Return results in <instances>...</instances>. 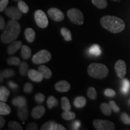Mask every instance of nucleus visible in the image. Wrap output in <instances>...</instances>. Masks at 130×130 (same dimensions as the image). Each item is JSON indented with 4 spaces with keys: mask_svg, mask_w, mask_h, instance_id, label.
<instances>
[{
    "mask_svg": "<svg viewBox=\"0 0 130 130\" xmlns=\"http://www.w3.org/2000/svg\"><path fill=\"white\" fill-rule=\"evenodd\" d=\"M21 27L16 20L9 21L1 35V41L4 43H11L14 41L20 35Z\"/></svg>",
    "mask_w": 130,
    "mask_h": 130,
    "instance_id": "f257e3e1",
    "label": "nucleus"
},
{
    "mask_svg": "<svg viewBox=\"0 0 130 130\" xmlns=\"http://www.w3.org/2000/svg\"><path fill=\"white\" fill-rule=\"evenodd\" d=\"M101 25L104 28L113 33H118L124 30L125 24L124 21L116 16L106 15L100 19Z\"/></svg>",
    "mask_w": 130,
    "mask_h": 130,
    "instance_id": "f03ea898",
    "label": "nucleus"
},
{
    "mask_svg": "<svg viewBox=\"0 0 130 130\" xmlns=\"http://www.w3.org/2000/svg\"><path fill=\"white\" fill-rule=\"evenodd\" d=\"M108 71L107 66L102 63H91L87 68V72L89 75L96 79L104 78L108 75Z\"/></svg>",
    "mask_w": 130,
    "mask_h": 130,
    "instance_id": "7ed1b4c3",
    "label": "nucleus"
},
{
    "mask_svg": "<svg viewBox=\"0 0 130 130\" xmlns=\"http://www.w3.org/2000/svg\"><path fill=\"white\" fill-rule=\"evenodd\" d=\"M67 16L71 22L75 25H80L84 23V16L79 9L72 8L67 12Z\"/></svg>",
    "mask_w": 130,
    "mask_h": 130,
    "instance_id": "20e7f679",
    "label": "nucleus"
},
{
    "mask_svg": "<svg viewBox=\"0 0 130 130\" xmlns=\"http://www.w3.org/2000/svg\"><path fill=\"white\" fill-rule=\"evenodd\" d=\"M52 58L51 54L46 50H40L32 57V61L36 64H43L48 62Z\"/></svg>",
    "mask_w": 130,
    "mask_h": 130,
    "instance_id": "39448f33",
    "label": "nucleus"
},
{
    "mask_svg": "<svg viewBox=\"0 0 130 130\" xmlns=\"http://www.w3.org/2000/svg\"><path fill=\"white\" fill-rule=\"evenodd\" d=\"M93 125L97 130H114L115 129V124L111 121L107 120L96 119L93 121Z\"/></svg>",
    "mask_w": 130,
    "mask_h": 130,
    "instance_id": "423d86ee",
    "label": "nucleus"
},
{
    "mask_svg": "<svg viewBox=\"0 0 130 130\" xmlns=\"http://www.w3.org/2000/svg\"><path fill=\"white\" fill-rule=\"evenodd\" d=\"M35 19L40 28H46L48 25V19L45 13L41 10H37L35 13Z\"/></svg>",
    "mask_w": 130,
    "mask_h": 130,
    "instance_id": "0eeeda50",
    "label": "nucleus"
},
{
    "mask_svg": "<svg viewBox=\"0 0 130 130\" xmlns=\"http://www.w3.org/2000/svg\"><path fill=\"white\" fill-rule=\"evenodd\" d=\"M4 12L8 17L16 21L20 19L22 16V12L20 10L18 7H16L14 6H11V7L6 8Z\"/></svg>",
    "mask_w": 130,
    "mask_h": 130,
    "instance_id": "6e6552de",
    "label": "nucleus"
},
{
    "mask_svg": "<svg viewBox=\"0 0 130 130\" xmlns=\"http://www.w3.org/2000/svg\"><path fill=\"white\" fill-rule=\"evenodd\" d=\"M48 14L52 20L56 22H61L64 18V15L62 11L56 7H52L48 9Z\"/></svg>",
    "mask_w": 130,
    "mask_h": 130,
    "instance_id": "1a4fd4ad",
    "label": "nucleus"
},
{
    "mask_svg": "<svg viewBox=\"0 0 130 130\" xmlns=\"http://www.w3.org/2000/svg\"><path fill=\"white\" fill-rule=\"evenodd\" d=\"M115 70L117 77L119 78H123L126 73V63L122 60H119L115 63Z\"/></svg>",
    "mask_w": 130,
    "mask_h": 130,
    "instance_id": "9d476101",
    "label": "nucleus"
},
{
    "mask_svg": "<svg viewBox=\"0 0 130 130\" xmlns=\"http://www.w3.org/2000/svg\"><path fill=\"white\" fill-rule=\"evenodd\" d=\"M28 76L31 80L37 83L41 82L43 80V79L44 78L41 73L38 70L35 69L29 70L28 72Z\"/></svg>",
    "mask_w": 130,
    "mask_h": 130,
    "instance_id": "9b49d317",
    "label": "nucleus"
},
{
    "mask_svg": "<svg viewBox=\"0 0 130 130\" xmlns=\"http://www.w3.org/2000/svg\"><path fill=\"white\" fill-rule=\"evenodd\" d=\"M17 115L18 118L20 119L21 121L24 122L27 121V119L28 118L29 115L28 107L27 106V105L18 107L17 110Z\"/></svg>",
    "mask_w": 130,
    "mask_h": 130,
    "instance_id": "f8f14e48",
    "label": "nucleus"
},
{
    "mask_svg": "<svg viewBox=\"0 0 130 130\" xmlns=\"http://www.w3.org/2000/svg\"><path fill=\"white\" fill-rule=\"evenodd\" d=\"M22 42L20 40L13 41L7 48V54L9 55H13L22 47Z\"/></svg>",
    "mask_w": 130,
    "mask_h": 130,
    "instance_id": "ddd939ff",
    "label": "nucleus"
},
{
    "mask_svg": "<svg viewBox=\"0 0 130 130\" xmlns=\"http://www.w3.org/2000/svg\"><path fill=\"white\" fill-rule=\"evenodd\" d=\"M55 89L60 92H66L71 89V85L68 81L61 80L55 84Z\"/></svg>",
    "mask_w": 130,
    "mask_h": 130,
    "instance_id": "4468645a",
    "label": "nucleus"
},
{
    "mask_svg": "<svg viewBox=\"0 0 130 130\" xmlns=\"http://www.w3.org/2000/svg\"><path fill=\"white\" fill-rule=\"evenodd\" d=\"M46 111L45 108L42 105H37L34 107L31 111V116L35 119H40L44 115Z\"/></svg>",
    "mask_w": 130,
    "mask_h": 130,
    "instance_id": "2eb2a0df",
    "label": "nucleus"
},
{
    "mask_svg": "<svg viewBox=\"0 0 130 130\" xmlns=\"http://www.w3.org/2000/svg\"><path fill=\"white\" fill-rule=\"evenodd\" d=\"M38 71L41 73L44 78L45 79H50L51 78L52 76L51 71L48 67L44 66V65H40L39 66Z\"/></svg>",
    "mask_w": 130,
    "mask_h": 130,
    "instance_id": "dca6fc26",
    "label": "nucleus"
},
{
    "mask_svg": "<svg viewBox=\"0 0 130 130\" xmlns=\"http://www.w3.org/2000/svg\"><path fill=\"white\" fill-rule=\"evenodd\" d=\"M25 36L26 40L29 43H32L34 42L36 37V32L35 30L31 28H27L25 30Z\"/></svg>",
    "mask_w": 130,
    "mask_h": 130,
    "instance_id": "f3484780",
    "label": "nucleus"
},
{
    "mask_svg": "<svg viewBox=\"0 0 130 130\" xmlns=\"http://www.w3.org/2000/svg\"><path fill=\"white\" fill-rule=\"evenodd\" d=\"M10 94V92L7 87L3 86H1L0 87V100L1 101H7L8 97L9 96Z\"/></svg>",
    "mask_w": 130,
    "mask_h": 130,
    "instance_id": "a211bd4d",
    "label": "nucleus"
},
{
    "mask_svg": "<svg viewBox=\"0 0 130 130\" xmlns=\"http://www.w3.org/2000/svg\"><path fill=\"white\" fill-rule=\"evenodd\" d=\"M12 104H13L14 106L21 107L27 105V100L24 96H18L13 99Z\"/></svg>",
    "mask_w": 130,
    "mask_h": 130,
    "instance_id": "6ab92c4d",
    "label": "nucleus"
},
{
    "mask_svg": "<svg viewBox=\"0 0 130 130\" xmlns=\"http://www.w3.org/2000/svg\"><path fill=\"white\" fill-rule=\"evenodd\" d=\"M21 56L24 60H27L31 56V50L30 47L26 45H22L21 47Z\"/></svg>",
    "mask_w": 130,
    "mask_h": 130,
    "instance_id": "aec40b11",
    "label": "nucleus"
},
{
    "mask_svg": "<svg viewBox=\"0 0 130 130\" xmlns=\"http://www.w3.org/2000/svg\"><path fill=\"white\" fill-rule=\"evenodd\" d=\"M86 99L85 98L80 96H78L75 99L74 101V104L75 107H77L78 108H81L84 107L86 105Z\"/></svg>",
    "mask_w": 130,
    "mask_h": 130,
    "instance_id": "412c9836",
    "label": "nucleus"
},
{
    "mask_svg": "<svg viewBox=\"0 0 130 130\" xmlns=\"http://www.w3.org/2000/svg\"><path fill=\"white\" fill-rule=\"evenodd\" d=\"M11 112V108L9 105L5 103V102L1 101L0 102V115H7Z\"/></svg>",
    "mask_w": 130,
    "mask_h": 130,
    "instance_id": "4be33fe9",
    "label": "nucleus"
},
{
    "mask_svg": "<svg viewBox=\"0 0 130 130\" xmlns=\"http://www.w3.org/2000/svg\"><path fill=\"white\" fill-rule=\"evenodd\" d=\"M60 32L61 35L63 36V37H64V39L66 40V41L69 42L72 40V35H71V31H70L69 29L63 27V28H61Z\"/></svg>",
    "mask_w": 130,
    "mask_h": 130,
    "instance_id": "5701e85b",
    "label": "nucleus"
},
{
    "mask_svg": "<svg viewBox=\"0 0 130 130\" xmlns=\"http://www.w3.org/2000/svg\"><path fill=\"white\" fill-rule=\"evenodd\" d=\"M93 4L99 9H103L107 7L108 3L107 0H92Z\"/></svg>",
    "mask_w": 130,
    "mask_h": 130,
    "instance_id": "b1692460",
    "label": "nucleus"
},
{
    "mask_svg": "<svg viewBox=\"0 0 130 130\" xmlns=\"http://www.w3.org/2000/svg\"><path fill=\"white\" fill-rule=\"evenodd\" d=\"M61 108L64 111H69L71 109V105L70 104L69 99L67 97H62L61 100Z\"/></svg>",
    "mask_w": 130,
    "mask_h": 130,
    "instance_id": "393cba45",
    "label": "nucleus"
},
{
    "mask_svg": "<svg viewBox=\"0 0 130 130\" xmlns=\"http://www.w3.org/2000/svg\"><path fill=\"white\" fill-rule=\"evenodd\" d=\"M58 104V101L53 96H50L47 100V105L50 109H52L54 107H57Z\"/></svg>",
    "mask_w": 130,
    "mask_h": 130,
    "instance_id": "a878e982",
    "label": "nucleus"
},
{
    "mask_svg": "<svg viewBox=\"0 0 130 130\" xmlns=\"http://www.w3.org/2000/svg\"><path fill=\"white\" fill-rule=\"evenodd\" d=\"M101 110L105 116H110L111 114V108L109 104L106 103H102L101 105Z\"/></svg>",
    "mask_w": 130,
    "mask_h": 130,
    "instance_id": "bb28decb",
    "label": "nucleus"
},
{
    "mask_svg": "<svg viewBox=\"0 0 130 130\" xmlns=\"http://www.w3.org/2000/svg\"><path fill=\"white\" fill-rule=\"evenodd\" d=\"M89 53L92 55L95 56H99L101 54L100 45L97 44H94L89 49Z\"/></svg>",
    "mask_w": 130,
    "mask_h": 130,
    "instance_id": "cd10ccee",
    "label": "nucleus"
},
{
    "mask_svg": "<svg viewBox=\"0 0 130 130\" xmlns=\"http://www.w3.org/2000/svg\"><path fill=\"white\" fill-rule=\"evenodd\" d=\"M62 118L65 120H68V121H70V120H73L75 118L76 115L74 112L69 111H64V112L61 115Z\"/></svg>",
    "mask_w": 130,
    "mask_h": 130,
    "instance_id": "c85d7f7f",
    "label": "nucleus"
},
{
    "mask_svg": "<svg viewBox=\"0 0 130 130\" xmlns=\"http://www.w3.org/2000/svg\"><path fill=\"white\" fill-rule=\"evenodd\" d=\"M8 126H9V128L10 129L12 130H22L23 128H22V126L20 124H19V122L16 121H10L9 122V124H8Z\"/></svg>",
    "mask_w": 130,
    "mask_h": 130,
    "instance_id": "c756f323",
    "label": "nucleus"
},
{
    "mask_svg": "<svg viewBox=\"0 0 130 130\" xmlns=\"http://www.w3.org/2000/svg\"><path fill=\"white\" fill-rule=\"evenodd\" d=\"M28 65L25 61H23L21 63L20 68H19V74L21 75L24 76L28 72Z\"/></svg>",
    "mask_w": 130,
    "mask_h": 130,
    "instance_id": "7c9ffc66",
    "label": "nucleus"
},
{
    "mask_svg": "<svg viewBox=\"0 0 130 130\" xmlns=\"http://www.w3.org/2000/svg\"><path fill=\"white\" fill-rule=\"evenodd\" d=\"M18 8L23 13H27L29 12V7L28 5L26 4L24 1H22V0L19 1L18 4Z\"/></svg>",
    "mask_w": 130,
    "mask_h": 130,
    "instance_id": "2f4dec72",
    "label": "nucleus"
},
{
    "mask_svg": "<svg viewBox=\"0 0 130 130\" xmlns=\"http://www.w3.org/2000/svg\"><path fill=\"white\" fill-rule=\"evenodd\" d=\"M7 63L12 66H18L21 64V60L17 57H10L7 59Z\"/></svg>",
    "mask_w": 130,
    "mask_h": 130,
    "instance_id": "473e14b6",
    "label": "nucleus"
},
{
    "mask_svg": "<svg viewBox=\"0 0 130 130\" xmlns=\"http://www.w3.org/2000/svg\"><path fill=\"white\" fill-rule=\"evenodd\" d=\"M122 92L123 93L126 94L129 92V88H130V82L128 80V79L123 78L122 81Z\"/></svg>",
    "mask_w": 130,
    "mask_h": 130,
    "instance_id": "72a5a7b5",
    "label": "nucleus"
},
{
    "mask_svg": "<svg viewBox=\"0 0 130 130\" xmlns=\"http://www.w3.org/2000/svg\"><path fill=\"white\" fill-rule=\"evenodd\" d=\"M56 122L53 121H48L45 122L43 125L42 126L40 129L41 130H53L54 126Z\"/></svg>",
    "mask_w": 130,
    "mask_h": 130,
    "instance_id": "f704fd0d",
    "label": "nucleus"
},
{
    "mask_svg": "<svg viewBox=\"0 0 130 130\" xmlns=\"http://www.w3.org/2000/svg\"><path fill=\"white\" fill-rule=\"evenodd\" d=\"M87 96L91 100H95L97 97V93L95 89L93 87H90L87 90Z\"/></svg>",
    "mask_w": 130,
    "mask_h": 130,
    "instance_id": "c9c22d12",
    "label": "nucleus"
},
{
    "mask_svg": "<svg viewBox=\"0 0 130 130\" xmlns=\"http://www.w3.org/2000/svg\"><path fill=\"white\" fill-rule=\"evenodd\" d=\"M1 74L4 78H9L13 77L15 75V72L12 69H5L1 72Z\"/></svg>",
    "mask_w": 130,
    "mask_h": 130,
    "instance_id": "e433bc0d",
    "label": "nucleus"
},
{
    "mask_svg": "<svg viewBox=\"0 0 130 130\" xmlns=\"http://www.w3.org/2000/svg\"><path fill=\"white\" fill-rule=\"evenodd\" d=\"M121 119L125 124L130 125V117L126 113H122L121 114Z\"/></svg>",
    "mask_w": 130,
    "mask_h": 130,
    "instance_id": "4c0bfd02",
    "label": "nucleus"
},
{
    "mask_svg": "<svg viewBox=\"0 0 130 130\" xmlns=\"http://www.w3.org/2000/svg\"><path fill=\"white\" fill-rule=\"evenodd\" d=\"M35 99L36 102H37L38 104H42L43 102H44L45 97V95H43V93H37L36 95H35Z\"/></svg>",
    "mask_w": 130,
    "mask_h": 130,
    "instance_id": "58836bf2",
    "label": "nucleus"
},
{
    "mask_svg": "<svg viewBox=\"0 0 130 130\" xmlns=\"http://www.w3.org/2000/svg\"><path fill=\"white\" fill-rule=\"evenodd\" d=\"M33 90V86L30 83H27L24 84V91L27 93H30Z\"/></svg>",
    "mask_w": 130,
    "mask_h": 130,
    "instance_id": "ea45409f",
    "label": "nucleus"
},
{
    "mask_svg": "<svg viewBox=\"0 0 130 130\" xmlns=\"http://www.w3.org/2000/svg\"><path fill=\"white\" fill-rule=\"evenodd\" d=\"M105 95L107 97L113 98L116 96V92L115 91L111 89H107L104 91Z\"/></svg>",
    "mask_w": 130,
    "mask_h": 130,
    "instance_id": "a19ab883",
    "label": "nucleus"
},
{
    "mask_svg": "<svg viewBox=\"0 0 130 130\" xmlns=\"http://www.w3.org/2000/svg\"><path fill=\"white\" fill-rule=\"evenodd\" d=\"M9 0H1L0 1V12H3L6 10L8 4H9Z\"/></svg>",
    "mask_w": 130,
    "mask_h": 130,
    "instance_id": "79ce46f5",
    "label": "nucleus"
},
{
    "mask_svg": "<svg viewBox=\"0 0 130 130\" xmlns=\"http://www.w3.org/2000/svg\"><path fill=\"white\" fill-rule=\"evenodd\" d=\"M109 105L111 107L112 110H113V111H115V113H118L120 111V108L116 105V102L114 101H110L109 102Z\"/></svg>",
    "mask_w": 130,
    "mask_h": 130,
    "instance_id": "37998d69",
    "label": "nucleus"
},
{
    "mask_svg": "<svg viewBox=\"0 0 130 130\" xmlns=\"http://www.w3.org/2000/svg\"><path fill=\"white\" fill-rule=\"evenodd\" d=\"M38 129V126L35 122H29L26 126V129L27 130H37Z\"/></svg>",
    "mask_w": 130,
    "mask_h": 130,
    "instance_id": "c03bdc74",
    "label": "nucleus"
},
{
    "mask_svg": "<svg viewBox=\"0 0 130 130\" xmlns=\"http://www.w3.org/2000/svg\"><path fill=\"white\" fill-rule=\"evenodd\" d=\"M53 130H66V128H65L64 126H63L62 125L56 123L54 126Z\"/></svg>",
    "mask_w": 130,
    "mask_h": 130,
    "instance_id": "a18cd8bd",
    "label": "nucleus"
},
{
    "mask_svg": "<svg viewBox=\"0 0 130 130\" xmlns=\"http://www.w3.org/2000/svg\"><path fill=\"white\" fill-rule=\"evenodd\" d=\"M5 27H6V22H5L4 18L1 16H0V29L3 30L5 28Z\"/></svg>",
    "mask_w": 130,
    "mask_h": 130,
    "instance_id": "49530a36",
    "label": "nucleus"
},
{
    "mask_svg": "<svg viewBox=\"0 0 130 130\" xmlns=\"http://www.w3.org/2000/svg\"><path fill=\"white\" fill-rule=\"evenodd\" d=\"M81 123L80 122H79L78 121H77L74 122V125H73V129H78L80 127Z\"/></svg>",
    "mask_w": 130,
    "mask_h": 130,
    "instance_id": "de8ad7c7",
    "label": "nucleus"
},
{
    "mask_svg": "<svg viewBox=\"0 0 130 130\" xmlns=\"http://www.w3.org/2000/svg\"><path fill=\"white\" fill-rule=\"evenodd\" d=\"M5 123H6V120L4 119V118H3L2 115H1V117H0V128H2L4 126Z\"/></svg>",
    "mask_w": 130,
    "mask_h": 130,
    "instance_id": "09e8293b",
    "label": "nucleus"
},
{
    "mask_svg": "<svg viewBox=\"0 0 130 130\" xmlns=\"http://www.w3.org/2000/svg\"><path fill=\"white\" fill-rule=\"evenodd\" d=\"M9 85L10 87L12 89H16L18 88V85L15 83H14L13 82H12V81H10L9 82Z\"/></svg>",
    "mask_w": 130,
    "mask_h": 130,
    "instance_id": "8fccbe9b",
    "label": "nucleus"
},
{
    "mask_svg": "<svg viewBox=\"0 0 130 130\" xmlns=\"http://www.w3.org/2000/svg\"><path fill=\"white\" fill-rule=\"evenodd\" d=\"M112 1H120L121 0H111Z\"/></svg>",
    "mask_w": 130,
    "mask_h": 130,
    "instance_id": "3c124183",
    "label": "nucleus"
},
{
    "mask_svg": "<svg viewBox=\"0 0 130 130\" xmlns=\"http://www.w3.org/2000/svg\"><path fill=\"white\" fill-rule=\"evenodd\" d=\"M13 1H21V0H13Z\"/></svg>",
    "mask_w": 130,
    "mask_h": 130,
    "instance_id": "603ef678",
    "label": "nucleus"
}]
</instances>
